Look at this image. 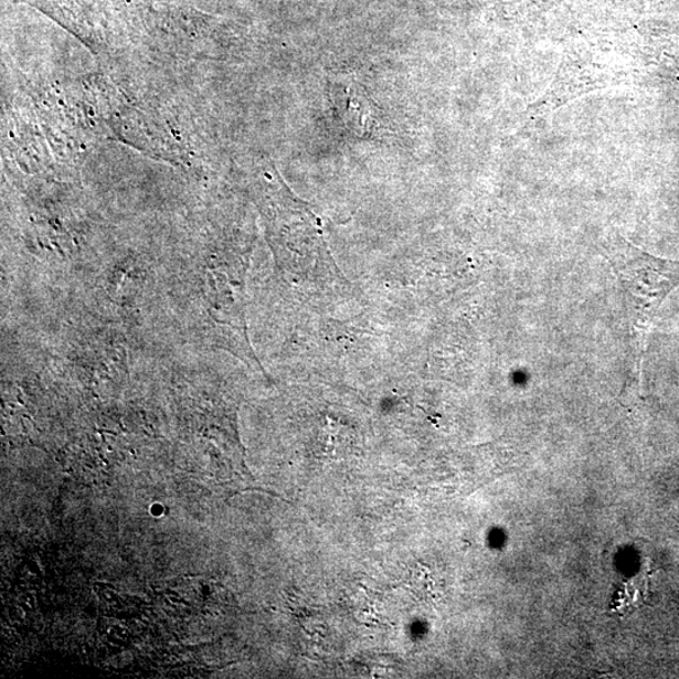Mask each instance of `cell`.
I'll use <instances>...</instances> for the list:
<instances>
[{"mask_svg":"<svg viewBox=\"0 0 679 679\" xmlns=\"http://www.w3.org/2000/svg\"><path fill=\"white\" fill-rule=\"evenodd\" d=\"M609 261L626 297L640 359L660 306L679 287V262L649 256L632 246L612 252Z\"/></svg>","mask_w":679,"mask_h":679,"instance_id":"obj_1","label":"cell"}]
</instances>
